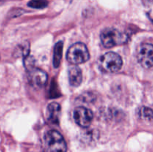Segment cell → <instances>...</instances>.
I'll list each match as a JSON object with an SVG mask.
<instances>
[{
  "label": "cell",
  "instance_id": "6",
  "mask_svg": "<svg viewBox=\"0 0 153 152\" xmlns=\"http://www.w3.org/2000/svg\"><path fill=\"white\" fill-rule=\"evenodd\" d=\"M73 118L79 126L88 128L92 122L94 115L90 109L85 107H78L74 110Z\"/></svg>",
  "mask_w": 153,
  "mask_h": 152
},
{
  "label": "cell",
  "instance_id": "14",
  "mask_svg": "<svg viewBox=\"0 0 153 152\" xmlns=\"http://www.w3.org/2000/svg\"><path fill=\"white\" fill-rule=\"evenodd\" d=\"M24 65H25V69H26L28 71L31 70V69H33L34 67V60L32 57L28 56L25 57L24 58Z\"/></svg>",
  "mask_w": 153,
  "mask_h": 152
},
{
  "label": "cell",
  "instance_id": "5",
  "mask_svg": "<svg viewBox=\"0 0 153 152\" xmlns=\"http://www.w3.org/2000/svg\"><path fill=\"white\" fill-rule=\"evenodd\" d=\"M137 60L140 65L146 69L153 66V45L144 43L140 46L137 52Z\"/></svg>",
  "mask_w": 153,
  "mask_h": 152
},
{
  "label": "cell",
  "instance_id": "4",
  "mask_svg": "<svg viewBox=\"0 0 153 152\" xmlns=\"http://www.w3.org/2000/svg\"><path fill=\"white\" fill-rule=\"evenodd\" d=\"M90 54L87 46L82 43H76L69 48L67 53V60L74 65L83 63L89 60Z\"/></svg>",
  "mask_w": 153,
  "mask_h": 152
},
{
  "label": "cell",
  "instance_id": "12",
  "mask_svg": "<svg viewBox=\"0 0 153 152\" xmlns=\"http://www.w3.org/2000/svg\"><path fill=\"white\" fill-rule=\"evenodd\" d=\"M47 0H31L28 2V5L32 8L42 9L47 6Z\"/></svg>",
  "mask_w": 153,
  "mask_h": 152
},
{
  "label": "cell",
  "instance_id": "11",
  "mask_svg": "<svg viewBox=\"0 0 153 152\" xmlns=\"http://www.w3.org/2000/svg\"><path fill=\"white\" fill-rule=\"evenodd\" d=\"M140 116L144 120L153 119V110L149 107H143L140 110Z\"/></svg>",
  "mask_w": 153,
  "mask_h": 152
},
{
  "label": "cell",
  "instance_id": "13",
  "mask_svg": "<svg viewBox=\"0 0 153 152\" xmlns=\"http://www.w3.org/2000/svg\"><path fill=\"white\" fill-rule=\"evenodd\" d=\"M18 49L19 50H17L16 52V56H23L24 58L26 56H28V53H29V43H23L22 46H18Z\"/></svg>",
  "mask_w": 153,
  "mask_h": 152
},
{
  "label": "cell",
  "instance_id": "7",
  "mask_svg": "<svg viewBox=\"0 0 153 152\" xmlns=\"http://www.w3.org/2000/svg\"><path fill=\"white\" fill-rule=\"evenodd\" d=\"M47 74L38 68L34 67L28 71V81L35 89H41L47 82Z\"/></svg>",
  "mask_w": 153,
  "mask_h": 152
},
{
  "label": "cell",
  "instance_id": "2",
  "mask_svg": "<svg viewBox=\"0 0 153 152\" xmlns=\"http://www.w3.org/2000/svg\"><path fill=\"white\" fill-rule=\"evenodd\" d=\"M43 152H67V143L59 132L52 130L46 133Z\"/></svg>",
  "mask_w": 153,
  "mask_h": 152
},
{
  "label": "cell",
  "instance_id": "8",
  "mask_svg": "<svg viewBox=\"0 0 153 152\" xmlns=\"http://www.w3.org/2000/svg\"><path fill=\"white\" fill-rule=\"evenodd\" d=\"M61 114V106L56 102H52L48 105L46 116L50 123L58 125L59 123V117Z\"/></svg>",
  "mask_w": 153,
  "mask_h": 152
},
{
  "label": "cell",
  "instance_id": "3",
  "mask_svg": "<svg viewBox=\"0 0 153 152\" xmlns=\"http://www.w3.org/2000/svg\"><path fill=\"white\" fill-rule=\"evenodd\" d=\"M99 66L105 72H117L123 66V60L118 54L108 52L99 59Z\"/></svg>",
  "mask_w": 153,
  "mask_h": 152
},
{
  "label": "cell",
  "instance_id": "9",
  "mask_svg": "<svg viewBox=\"0 0 153 152\" xmlns=\"http://www.w3.org/2000/svg\"><path fill=\"white\" fill-rule=\"evenodd\" d=\"M68 77L70 84L72 86H79L82 81V72L81 69L76 66L70 67L68 71Z\"/></svg>",
  "mask_w": 153,
  "mask_h": 152
},
{
  "label": "cell",
  "instance_id": "1",
  "mask_svg": "<svg viewBox=\"0 0 153 152\" xmlns=\"http://www.w3.org/2000/svg\"><path fill=\"white\" fill-rule=\"evenodd\" d=\"M102 43L106 48L123 45L128 42V37L124 32L114 28H107L100 34Z\"/></svg>",
  "mask_w": 153,
  "mask_h": 152
},
{
  "label": "cell",
  "instance_id": "10",
  "mask_svg": "<svg viewBox=\"0 0 153 152\" xmlns=\"http://www.w3.org/2000/svg\"><path fill=\"white\" fill-rule=\"evenodd\" d=\"M63 41H59L55 44L54 48L53 55V65L55 68H58L60 66L63 56Z\"/></svg>",
  "mask_w": 153,
  "mask_h": 152
}]
</instances>
